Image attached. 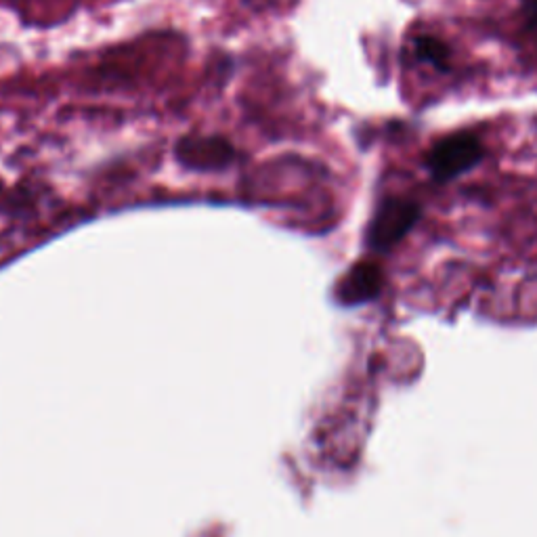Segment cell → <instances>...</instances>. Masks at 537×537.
<instances>
[{
	"label": "cell",
	"mask_w": 537,
	"mask_h": 537,
	"mask_svg": "<svg viewBox=\"0 0 537 537\" xmlns=\"http://www.w3.org/2000/svg\"><path fill=\"white\" fill-rule=\"evenodd\" d=\"M414 57L426 66H433L439 72H449L451 66V51L443 40L435 36H416L414 38Z\"/></svg>",
	"instance_id": "5"
},
{
	"label": "cell",
	"mask_w": 537,
	"mask_h": 537,
	"mask_svg": "<svg viewBox=\"0 0 537 537\" xmlns=\"http://www.w3.org/2000/svg\"><path fill=\"white\" fill-rule=\"evenodd\" d=\"M420 206L407 198H384L368 227V244L376 252L393 250L420 221Z\"/></svg>",
	"instance_id": "2"
},
{
	"label": "cell",
	"mask_w": 537,
	"mask_h": 537,
	"mask_svg": "<svg viewBox=\"0 0 537 537\" xmlns=\"http://www.w3.org/2000/svg\"><path fill=\"white\" fill-rule=\"evenodd\" d=\"M523 3H525V9H527V11L537 9V0H523Z\"/></svg>",
	"instance_id": "7"
},
{
	"label": "cell",
	"mask_w": 537,
	"mask_h": 537,
	"mask_svg": "<svg viewBox=\"0 0 537 537\" xmlns=\"http://www.w3.org/2000/svg\"><path fill=\"white\" fill-rule=\"evenodd\" d=\"M177 158L196 170H219L235 160V149L221 137H189L177 145Z\"/></svg>",
	"instance_id": "3"
},
{
	"label": "cell",
	"mask_w": 537,
	"mask_h": 537,
	"mask_svg": "<svg viewBox=\"0 0 537 537\" xmlns=\"http://www.w3.org/2000/svg\"><path fill=\"white\" fill-rule=\"evenodd\" d=\"M485 160V147L472 133H451L439 139L424 158V168L439 185L454 181Z\"/></svg>",
	"instance_id": "1"
},
{
	"label": "cell",
	"mask_w": 537,
	"mask_h": 537,
	"mask_svg": "<svg viewBox=\"0 0 537 537\" xmlns=\"http://www.w3.org/2000/svg\"><path fill=\"white\" fill-rule=\"evenodd\" d=\"M525 32L529 34L533 47L537 51V9L527 11V24H525Z\"/></svg>",
	"instance_id": "6"
},
{
	"label": "cell",
	"mask_w": 537,
	"mask_h": 537,
	"mask_svg": "<svg viewBox=\"0 0 537 537\" xmlns=\"http://www.w3.org/2000/svg\"><path fill=\"white\" fill-rule=\"evenodd\" d=\"M384 275L380 265L372 261H361L349 269V273L340 279L338 298L345 305H361L368 303L382 290Z\"/></svg>",
	"instance_id": "4"
}]
</instances>
